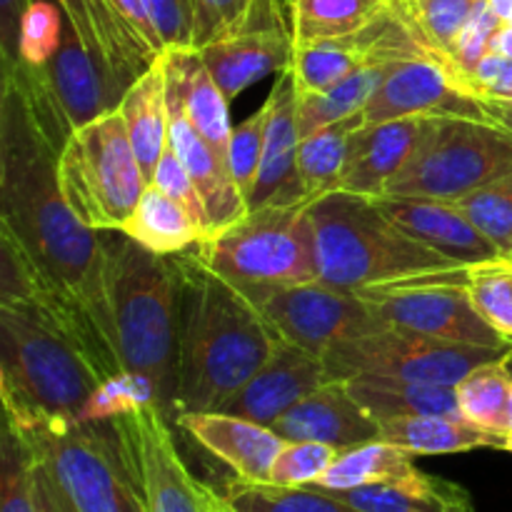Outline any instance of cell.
I'll list each match as a JSON object with an SVG mask.
<instances>
[{"instance_id": "cell-8", "label": "cell", "mask_w": 512, "mask_h": 512, "mask_svg": "<svg viewBox=\"0 0 512 512\" xmlns=\"http://www.w3.org/2000/svg\"><path fill=\"white\" fill-rule=\"evenodd\" d=\"M15 433L78 512H148L110 423L48 420Z\"/></svg>"}, {"instance_id": "cell-9", "label": "cell", "mask_w": 512, "mask_h": 512, "mask_svg": "<svg viewBox=\"0 0 512 512\" xmlns=\"http://www.w3.org/2000/svg\"><path fill=\"white\" fill-rule=\"evenodd\" d=\"M512 173V133L490 118H435L413 163L383 195L458 200Z\"/></svg>"}, {"instance_id": "cell-23", "label": "cell", "mask_w": 512, "mask_h": 512, "mask_svg": "<svg viewBox=\"0 0 512 512\" xmlns=\"http://www.w3.org/2000/svg\"><path fill=\"white\" fill-rule=\"evenodd\" d=\"M298 85H295L293 68L280 70L270 90L265 108H268V128H265L263 158H260L258 175L245 195L248 210L263 208L273 195L288 188L295 180V163H298L300 128H298Z\"/></svg>"}, {"instance_id": "cell-53", "label": "cell", "mask_w": 512, "mask_h": 512, "mask_svg": "<svg viewBox=\"0 0 512 512\" xmlns=\"http://www.w3.org/2000/svg\"><path fill=\"white\" fill-rule=\"evenodd\" d=\"M485 113H488L490 120H495L498 125L508 128L512 133V105L503 103V100H483Z\"/></svg>"}, {"instance_id": "cell-43", "label": "cell", "mask_w": 512, "mask_h": 512, "mask_svg": "<svg viewBox=\"0 0 512 512\" xmlns=\"http://www.w3.org/2000/svg\"><path fill=\"white\" fill-rule=\"evenodd\" d=\"M500 25H503V20L490 10L488 0H485V3L475 10L473 18L468 20L463 33H460L453 50V58H450V68H453V73L458 75V80L465 88H468L470 73H473V70L478 68L480 60L490 53V40H493L495 30H498Z\"/></svg>"}, {"instance_id": "cell-49", "label": "cell", "mask_w": 512, "mask_h": 512, "mask_svg": "<svg viewBox=\"0 0 512 512\" xmlns=\"http://www.w3.org/2000/svg\"><path fill=\"white\" fill-rule=\"evenodd\" d=\"M110 3L120 10V15L128 20V25L135 30V35H138L150 50H155L158 55L163 53V45H160L158 33H155L145 0H110Z\"/></svg>"}, {"instance_id": "cell-51", "label": "cell", "mask_w": 512, "mask_h": 512, "mask_svg": "<svg viewBox=\"0 0 512 512\" xmlns=\"http://www.w3.org/2000/svg\"><path fill=\"white\" fill-rule=\"evenodd\" d=\"M200 503H203V512H238L220 490L210 488L208 483H200Z\"/></svg>"}, {"instance_id": "cell-35", "label": "cell", "mask_w": 512, "mask_h": 512, "mask_svg": "<svg viewBox=\"0 0 512 512\" xmlns=\"http://www.w3.org/2000/svg\"><path fill=\"white\" fill-rule=\"evenodd\" d=\"M223 495L238 512H360L330 495L328 490L313 485L285 488V485L235 478L225 485Z\"/></svg>"}, {"instance_id": "cell-47", "label": "cell", "mask_w": 512, "mask_h": 512, "mask_svg": "<svg viewBox=\"0 0 512 512\" xmlns=\"http://www.w3.org/2000/svg\"><path fill=\"white\" fill-rule=\"evenodd\" d=\"M468 88L478 100H508L512 95V58L485 55L470 73Z\"/></svg>"}, {"instance_id": "cell-32", "label": "cell", "mask_w": 512, "mask_h": 512, "mask_svg": "<svg viewBox=\"0 0 512 512\" xmlns=\"http://www.w3.org/2000/svg\"><path fill=\"white\" fill-rule=\"evenodd\" d=\"M390 0H290L293 45L325 43L353 35L388 10Z\"/></svg>"}, {"instance_id": "cell-36", "label": "cell", "mask_w": 512, "mask_h": 512, "mask_svg": "<svg viewBox=\"0 0 512 512\" xmlns=\"http://www.w3.org/2000/svg\"><path fill=\"white\" fill-rule=\"evenodd\" d=\"M0 512H40L33 450L8 423L0 438Z\"/></svg>"}, {"instance_id": "cell-34", "label": "cell", "mask_w": 512, "mask_h": 512, "mask_svg": "<svg viewBox=\"0 0 512 512\" xmlns=\"http://www.w3.org/2000/svg\"><path fill=\"white\" fill-rule=\"evenodd\" d=\"M512 353L475 368L455 385L458 410L465 420L508 438V403L512 393Z\"/></svg>"}, {"instance_id": "cell-14", "label": "cell", "mask_w": 512, "mask_h": 512, "mask_svg": "<svg viewBox=\"0 0 512 512\" xmlns=\"http://www.w3.org/2000/svg\"><path fill=\"white\" fill-rule=\"evenodd\" d=\"M293 30L283 20V0H255L235 33L198 50L200 60L228 100L293 63Z\"/></svg>"}, {"instance_id": "cell-10", "label": "cell", "mask_w": 512, "mask_h": 512, "mask_svg": "<svg viewBox=\"0 0 512 512\" xmlns=\"http://www.w3.org/2000/svg\"><path fill=\"white\" fill-rule=\"evenodd\" d=\"M512 348L450 343L400 328H380L335 343L323 353L330 380L400 378L455 388L475 368L505 358Z\"/></svg>"}, {"instance_id": "cell-26", "label": "cell", "mask_w": 512, "mask_h": 512, "mask_svg": "<svg viewBox=\"0 0 512 512\" xmlns=\"http://www.w3.org/2000/svg\"><path fill=\"white\" fill-rule=\"evenodd\" d=\"M118 110L123 113L143 178L150 183L168 145V75L163 53L125 90Z\"/></svg>"}, {"instance_id": "cell-28", "label": "cell", "mask_w": 512, "mask_h": 512, "mask_svg": "<svg viewBox=\"0 0 512 512\" xmlns=\"http://www.w3.org/2000/svg\"><path fill=\"white\" fill-rule=\"evenodd\" d=\"M343 383L348 385L350 395L363 405L365 413L378 423L410 418V415H460L455 388L448 385L400 378H350Z\"/></svg>"}, {"instance_id": "cell-48", "label": "cell", "mask_w": 512, "mask_h": 512, "mask_svg": "<svg viewBox=\"0 0 512 512\" xmlns=\"http://www.w3.org/2000/svg\"><path fill=\"white\" fill-rule=\"evenodd\" d=\"M33 0H0V78L20 65V30Z\"/></svg>"}, {"instance_id": "cell-12", "label": "cell", "mask_w": 512, "mask_h": 512, "mask_svg": "<svg viewBox=\"0 0 512 512\" xmlns=\"http://www.w3.org/2000/svg\"><path fill=\"white\" fill-rule=\"evenodd\" d=\"M235 285L280 340L320 358L335 343L385 328L358 293L320 278L290 285Z\"/></svg>"}, {"instance_id": "cell-25", "label": "cell", "mask_w": 512, "mask_h": 512, "mask_svg": "<svg viewBox=\"0 0 512 512\" xmlns=\"http://www.w3.org/2000/svg\"><path fill=\"white\" fill-rule=\"evenodd\" d=\"M163 58L165 70H168V80L180 93V100H183L188 118L193 120L200 135L208 140L215 155L228 165L230 135H233V125H230L228 113V95L220 90L213 75L208 73V68L200 60L198 50H163Z\"/></svg>"}, {"instance_id": "cell-41", "label": "cell", "mask_w": 512, "mask_h": 512, "mask_svg": "<svg viewBox=\"0 0 512 512\" xmlns=\"http://www.w3.org/2000/svg\"><path fill=\"white\" fill-rule=\"evenodd\" d=\"M63 38V10L55 0H33L20 30V65L43 68Z\"/></svg>"}, {"instance_id": "cell-45", "label": "cell", "mask_w": 512, "mask_h": 512, "mask_svg": "<svg viewBox=\"0 0 512 512\" xmlns=\"http://www.w3.org/2000/svg\"><path fill=\"white\" fill-rule=\"evenodd\" d=\"M150 183H153L155 188L163 190V193H168L173 200H178V203L193 215L195 223L203 228V235L210 233L208 213H205V205L203 200H200L198 188H195L193 178H190V173L185 170V165L180 163V158L175 155V150L170 148V143L165 145L163 155H160L158 165H155V173Z\"/></svg>"}, {"instance_id": "cell-46", "label": "cell", "mask_w": 512, "mask_h": 512, "mask_svg": "<svg viewBox=\"0 0 512 512\" xmlns=\"http://www.w3.org/2000/svg\"><path fill=\"white\" fill-rule=\"evenodd\" d=\"M150 20L163 50L193 48L195 5L193 0H145Z\"/></svg>"}, {"instance_id": "cell-55", "label": "cell", "mask_w": 512, "mask_h": 512, "mask_svg": "<svg viewBox=\"0 0 512 512\" xmlns=\"http://www.w3.org/2000/svg\"><path fill=\"white\" fill-rule=\"evenodd\" d=\"M488 5L503 23L512 20V0H488Z\"/></svg>"}, {"instance_id": "cell-50", "label": "cell", "mask_w": 512, "mask_h": 512, "mask_svg": "<svg viewBox=\"0 0 512 512\" xmlns=\"http://www.w3.org/2000/svg\"><path fill=\"white\" fill-rule=\"evenodd\" d=\"M35 493H38L40 512H78L75 510V505L65 498L63 490L55 485V480L45 473V468L38 463V460H35Z\"/></svg>"}, {"instance_id": "cell-7", "label": "cell", "mask_w": 512, "mask_h": 512, "mask_svg": "<svg viewBox=\"0 0 512 512\" xmlns=\"http://www.w3.org/2000/svg\"><path fill=\"white\" fill-rule=\"evenodd\" d=\"M58 185L80 223L98 233L123 230L148 180L120 110H110L70 135L58 155Z\"/></svg>"}, {"instance_id": "cell-52", "label": "cell", "mask_w": 512, "mask_h": 512, "mask_svg": "<svg viewBox=\"0 0 512 512\" xmlns=\"http://www.w3.org/2000/svg\"><path fill=\"white\" fill-rule=\"evenodd\" d=\"M490 53L512 58V20H508V23H503L495 30L493 40H490Z\"/></svg>"}, {"instance_id": "cell-4", "label": "cell", "mask_w": 512, "mask_h": 512, "mask_svg": "<svg viewBox=\"0 0 512 512\" xmlns=\"http://www.w3.org/2000/svg\"><path fill=\"white\" fill-rule=\"evenodd\" d=\"M108 288L123 368L153 383L158 405L175 423L178 395V270L118 233L103 235Z\"/></svg>"}, {"instance_id": "cell-29", "label": "cell", "mask_w": 512, "mask_h": 512, "mask_svg": "<svg viewBox=\"0 0 512 512\" xmlns=\"http://www.w3.org/2000/svg\"><path fill=\"white\" fill-rule=\"evenodd\" d=\"M120 233L143 245L150 253L165 255V258L185 253L203 238V228L195 223L193 215L153 183L145 185L133 215Z\"/></svg>"}, {"instance_id": "cell-58", "label": "cell", "mask_w": 512, "mask_h": 512, "mask_svg": "<svg viewBox=\"0 0 512 512\" xmlns=\"http://www.w3.org/2000/svg\"><path fill=\"white\" fill-rule=\"evenodd\" d=\"M505 258L512 260V243H510V250H508V255H505Z\"/></svg>"}, {"instance_id": "cell-2", "label": "cell", "mask_w": 512, "mask_h": 512, "mask_svg": "<svg viewBox=\"0 0 512 512\" xmlns=\"http://www.w3.org/2000/svg\"><path fill=\"white\" fill-rule=\"evenodd\" d=\"M170 258L178 270L175 410L178 415L218 410L263 368L280 338L238 285L205 268L188 250Z\"/></svg>"}, {"instance_id": "cell-5", "label": "cell", "mask_w": 512, "mask_h": 512, "mask_svg": "<svg viewBox=\"0 0 512 512\" xmlns=\"http://www.w3.org/2000/svg\"><path fill=\"white\" fill-rule=\"evenodd\" d=\"M318 278L343 290L375 288L465 268L415 240L375 198L335 190L310 205Z\"/></svg>"}, {"instance_id": "cell-17", "label": "cell", "mask_w": 512, "mask_h": 512, "mask_svg": "<svg viewBox=\"0 0 512 512\" xmlns=\"http://www.w3.org/2000/svg\"><path fill=\"white\" fill-rule=\"evenodd\" d=\"M330 383V375L320 355L278 340L273 355L263 368L235 390L218 408V413L238 415L260 425H273L280 415L288 413L305 395L315 393Z\"/></svg>"}, {"instance_id": "cell-38", "label": "cell", "mask_w": 512, "mask_h": 512, "mask_svg": "<svg viewBox=\"0 0 512 512\" xmlns=\"http://www.w3.org/2000/svg\"><path fill=\"white\" fill-rule=\"evenodd\" d=\"M468 293L478 313L512 343V260L470 265Z\"/></svg>"}, {"instance_id": "cell-57", "label": "cell", "mask_w": 512, "mask_h": 512, "mask_svg": "<svg viewBox=\"0 0 512 512\" xmlns=\"http://www.w3.org/2000/svg\"><path fill=\"white\" fill-rule=\"evenodd\" d=\"M503 450H508V453H512V435H508V438H505V448Z\"/></svg>"}, {"instance_id": "cell-42", "label": "cell", "mask_w": 512, "mask_h": 512, "mask_svg": "<svg viewBox=\"0 0 512 512\" xmlns=\"http://www.w3.org/2000/svg\"><path fill=\"white\" fill-rule=\"evenodd\" d=\"M265 128H268V108L255 110L250 118L243 123L235 125L233 135H230V150H228V168L233 175L238 190L245 195L250 193L258 175L260 158H263V145H265ZM248 205V203H245Z\"/></svg>"}, {"instance_id": "cell-19", "label": "cell", "mask_w": 512, "mask_h": 512, "mask_svg": "<svg viewBox=\"0 0 512 512\" xmlns=\"http://www.w3.org/2000/svg\"><path fill=\"white\" fill-rule=\"evenodd\" d=\"M375 203L405 233L455 263L480 265L503 258V253L470 223L468 215L453 200L378 195Z\"/></svg>"}, {"instance_id": "cell-24", "label": "cell", "mask_w": 512, "mask_h": 512, "mask_svg": "<svg viewBox=\"0 0 512 512\" xmlns=\"http://www.w3.org/2000/svg\"><path fill=\"white\" fill-rule=\"evenodd\" d=\"M363 125V113H355L300 140L295 180L265 205H313L315 200L335 193L348 163L350 143Z\"/></svg>"}, {"instance_id": "cell-18", "label": "cell", "mask_w": 512, "mask_h": 512, "mask_svg": "<svg viewBox=\"0 0 512 512\" xmlns=\"http://www.w3.org/2000/svg\"><path fill=\"white\" fill-rule=\"evenodd\" d=\"M435 118L385 120L363 125L350 143L348 163L340 175L338 190L378 198L408 168L423 148Z\"/></svg>"}, {"instance_id": "cell-27", "label": "cell", "mask_w": 512, "mask_h": 512, "mask_svg": "<svg viewBox=\"0 0 512 512\" xmlns=\"http://www.w3.org/2000/svg\"><path fill=\"white\" fill-rule=\"evenodd\" d=\"M380 440L410 455H450L478 448H505V435L490 433L460 415H410L380 423Z\"/></svg>"}, {"instance_id": "cell-37", "label": "cell", "mask_w": 512, "mask_h": 512, "mask_svg": "<svg viewBox=\"0 0 512 512\" xmlns=\"http://www.w3.org/2000/svg\"><path fill=\"white\" fill-rule=\"evenodd\" d=\"M470 218V223L503 253L508 255L512 243V173L463 198L453 200Z\"/></svg>"}, {"instance_id": "cell-13", "label": "cell", "mask_w": 512, "mask_h": 512, "mask_svg": "<svg viewBox=\"0 0 512 512\" xmlns=\"http://www.w3.org/2000/svg\"><path fill=\"white\" fill-rule=\"evenodd\" d=\"M148 512H203L200 480L185 468L170 420L150 403L108 420Z\"/></svg>"}, {"instance_id": "cell-54", "label": "cell", "mask_w": 512, "mask_h": 512, "mask_svg": "<svg viewBox=\"0 0 512 512\" xmlns=\"http://www.w3.org/2000/svg\"><path fill=\"white\" fill-rule=\"evenodd\" d=\"M443 512H475L473 500H470V495L458 485V490H455V493L445 500Z\"/></svg>"}, {"instance_id": "cell-33", "label": "cell", "mask_w": 512, "mask_h": 512, "mask_svg": "<svg viewBox=\"0 0 512 512\" xmlns=\"http://www.w3.org/2000/svg\"><path fill=\"white\" fill-rule=\"evenodd\" d=\"M390 65H368V68H360L355 73H350L348 78H343L340 83H335L333 88L323 90V93L315 95H300L298 100V128L300 138H308L315 130L325 128V125H333L338 120L350 118L355 113H363L365 105L370 103V98L375 95V90L380 88V83L388 75Z\"/></svg>"}, {"instance_id": "cell-21", "label": "cell", "mask_w": 512, "mask_h": 512, "mask_svg": "<svg viewBox=\"0 0 512 512\" xmlns=\"http://www.w3.org/2000/svg\"><path fill=\"white\" fill-rule=\"evenodd\" d=\"M173 425L185 430L210 455L223 460L235 478L253 480V483H270L273 463L285 445V440L270 425L218 413V410L180 413Z\"/></svg>"}, {"instance_id": "cell-20", "label": "cell", "mask_w": 512, "mask_h": 512, "mask_svg": "<svg viewBox=\"0 0 512 512\" xmlns=\"http://www.w3.org/2000/svg\"><path fill=\"white\" fill-rule=\"evenodd\" d=\"M168 75V70H165ZM168 143L185 165V170L193 178L195 188H198L200 200L208 213L210 233L223 230L233 225L235 220L243 218L248 213L243 193L235 185L230 168L223 160L215 155L208 140L200 135L193 120L185 113V105L180 100V93L175 85L168 80Z\"/></svg>"}, {"instance_id": "cell-15", "label": "cell", "mask_w": 512, "mask_h": 512, "mask_svg": "<svg viewBox=\"0 0 512 512\" xmlns=\"http://www.w3.org/2000/svg\"><path fill=\"white\" fill-rule=\"evenodd\" d=\"M410 58H435V55H430L388 8L358 33L295 48L290 68H293L298 93L315 95L333 88L335 83L360 68Z\"/></svg>"}, {"instance_id": "cell-11", "label": "cell", "mask_w": 512, "mask_h": 512, "mask_svg": "<svg viewBox=\"0 0 512 512\" xmlns=\"http://www.w3.org/2000/svg\"><path fill=\"white\" fill-rule=\"evenodd\" d=\"M468 270L455 268L443 273L418 275L398 283L358 290L385 328L410 330L450 343L512 348L475 308L468 293Z\"/></svg>"}, {"instance_id": "cell-16", "label": "cell", "mask_w": 512, "mask_h": 512, "mask_svg": "<svg viewBox=\"0 0 512 512\" xmlns=\"http://www.w3.org/2000/svg\"><path fill=\"white\" fill-rule=\"evenodd\" d=\"M488 118L483 100L475 98L438 58H410L390 65L388 75L365 105V125L385 123L398 118Z\"/></svg>"}, {"instance_id": "cell-3", "label": "cell", "mask_w": 512, "mask_h": 512, "mask_svg": "<svg viewBox=\"0 0 512 512\" xmlns=\"http://www.w3.org/2000/svg\"><path fill=\"white\" fill-rule=\"evenodd\" d=\"M100 380L83 350L30 300H0V398L10 428L83 423Z\"/></svg>"}, {"instance_id": "cell-40", "label": "cell", "mask_w": 512, "mask_h": 512, "mask_svg": "<svg viewBox=\"0 0 512 512\" xmlns=\"http://www.w3.org/2000/svg\"><path fill=\"white\" fill-rule=\"evenodd\" d=\"M338 455L340 450L333 445L313 443V440H285L283 450L273 463L270 483L285 485V488L315 485L338 460Z\"/></svg>"}, {"instance_id": "cell-56", "label": "cell", "mask_w": 512, "mask_h": 512, "mask_svg": "<svg viewBox=\"0 0 512 512\" xmlns=\"http://www.w3.org/2000/svg\"><path fill=\"white\" fill-rule=\"evenodd\" d=\"M508 435H512V393H510V403H508Z\"/></svg>"}, {"instance_id": "cell-39", "label": "cell", "mask_w": 512, "mask_h": 512, "mask_svg": "<svg viewBox=\"0 0 512 512\" xmlns=\"http://www.w3.org/2000/svg\"><path fill=\"white\" fill-rule=\"evenodd\" d=\"M150 403L158 405L153 383L143 375L123 370V373L100 380L83 410V423H108Z\"/></svg>"}, {"instance_id": "cell-6", "label": "cell", "mask_w": 512, "mask_h": 512, "mask_svg": "<svg viewBox=\"0 0 512 512\" xmlns=\"http://www.w3.org/2000/svg\"><path fill=\"white\" fill-rule=\"evenodd\" d=\"M188 253L230 283L290 285L318 280L310 205H263L203 235Z\"/></svg>"}, {"instance_id": "cell-31", "label": "cell", "mask_w": 512, "mask_h": 512, "mask_svg": "<svg viewBox=\"0 0 512 512\" xmlns=\"http://www.w3.org/2000/svg\"><path fill=\"white\" fill-rule=\"evenodd\" d=\"M483 3L485 0H390L388 8L430 55L450 65L460 33Z\"/></svg>"}, {"instance_id": "cell-22", "label": "cell", "mask_w": 512, "mask_h": 512, "mask_svg": "<svg viewBox=\"0 0 512 512\" xmlns=\"http://www.w3.org/2000/svg\"><path fill=\"white\" fill-rule=\"evenodd\" d=\"M270 428L283 440H313L338 450L380 440V423L365 413L343 380H330L305 395Z\"/></svg>"}, {"instance_id": "cell-59", "label": "cell", "mask_w": 512, "mask_h": 512, "mask_svg": "<svg viewBox=\"0 0 512 512\" xmlns=\"http://www.w3.org/2000/svg\"><path fill=\"white\" fill-rule=\"evenodd\" d=\"M503 103H510V105H512V95H510V98H508V100H503Z\"/></svg>"}, {"instance_id": "cell-1", "label": "cell", "mask_w": 512, "mask_h": 512, "mask_svg": "<svg viewBox=\"0 0 512 512\" xmlns=\"http://www.w3.org/2000/svg\"><path fill=\"white\" fill-rule=\"evenodd\" d=\"M0 300H30L100 378L123 373L108 288V250L58 185V153L15 78H0Z\"/></svg>"}, {"instance_id": "cell-44", "label": "cell", "mask_w": 512, "mask_h": 512, "mask_svg": "<svg viewBox=\"0 0 512 512\" xmlns=\"http://www.w3.org/2000/svg\"><path fill=\"white\" fill-rule=\"evenodd\" d=\"M193 5V50H200L223 35L235 33L253 10L255 0H193Z\"/></svg>"}, {"instance_id": "cell-30", "label": "cell", "mask_w": 512, "mask_h": 512, "mask_svg": "<svg viewBox=\"0 0 512 512\" xmlns=\"http://www.w3.org/2000/svg\"><path fill=\"white\" fill-rule=\"evenodd\" d=\"M423 475V470L415 468L413 455L385 440H373L340 450L338 460L313 488L350 490L383 483H415Z\"/></svg>"}]
</instances>
